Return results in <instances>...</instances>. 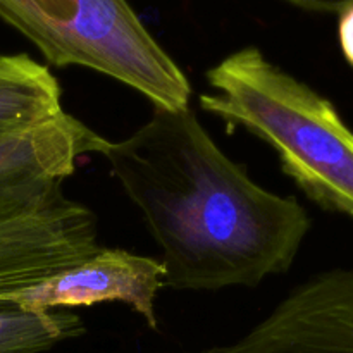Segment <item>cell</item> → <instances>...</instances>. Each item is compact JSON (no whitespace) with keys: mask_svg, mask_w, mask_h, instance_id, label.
<instances>
[{"mask_svg":"<svg viewBox=\"0 0 353 353\" xmlns=\"http://www.w3.org/2000/svg\"><path fill=\"white\" fill-rule=\"evenodd\" d=\"M162 252L164 288L245 286L290 271L310 217L295 196L255 183L188 109H152L100 154Z\"/></svg>","mask_w":353,"mask_h":353,"instance_id":"1","label":"cell"},{"mask_svg":"<svg viewBox=\"0 0 353 353\" xmlns=\"http://www.w3.org/2000/svg\"><path fill=\"white\" fill-rule=\"evenodd\" d=\"M205 78L212 92L199 97L202 110L268 143L312 202L353 219V131L331 100L257 47L233 52Z\"/></svg>","mask_w":353,"mask_h":353,"instance_id":"2","label":"cell"},{"mask_svg":"<svg viewBox=\"0 0 353 353\" xmlns=\"http://www.w3.org/2000/svg\"><path fill=\"white\" fill-rule=\"evenodd\" d=\"M83 333L85 323L69 309L0 307V353H43Z\"/></svg>","mask_w":353,"mask_h":353,"instance_id":"9","label":"cell"},{"mask_svg":"<svg viewBox=\"0 0 353 353\" xmlns=\"http://www.w3.org/2000/svg\"><path fill=\"white\" fill-rule=\"evenodd\" d=\"M338 38H340V47L345 59L353 68V2L340 12Z\"/></svg>","mask_w":353,"mask_h":353,"instance_id":"10","label":"cell"},{"mask_svg":"<svg viewBox=\"0 0 353 353\" xmlns=\"http://www.w3.org/2000/svg\"><path fill=\"white\" fill-rule=\"evenodd\" d=\"M62 112V88L47 65L28 54L0 52V140Z\"/></svg>","mask_w":353,"mask_h":353,"instance_id":"8","label":"cell"},{"mask_svg":"<svg viewBox=\"0 0 353 353\" xmlns=\"http://www.w3.org/2000/svg\"><path fill=\"white\" fill-rule=\"evenodd\" d=\"M190 353H353V268L310 276L247 334Z\"/></svg>","mask_w":353,"mask_h":353,"instance_id":"4","label":"cell"},{"mask_svg":"<svg viewBox=\"0 0 353 353\" xmlns=\"http://www.w3.org/2000/svg\"><path fill=\"white\" fill-rule=\"evenodd\" d=\"M107 138L64 110L48 123L0 140V221L37 209L62 192L79 159Z\"/></svg>","mask_w":353,"mask_h":353,"instance_id":"6","label":"cell"},{"mask_svg":"<svg viewBox=\"0 0 353 353\" xmlns=\"http://www.w3.org/2000/svg\"><path fill=\"white\" fill-rule=\"evenodd\" d=\"M292 6L300 7L310 12H323V14H340L347 6H350L353 0H285Z\"/></svg>","mask_w":353,"mask_h":353,"instance_id":"11","label":"cell"},{"mask_svg":"<svg viewBox=\"0 0 353 353\" xmlns=\"http://www.w3.org/2000/svg\"><path fill=\"white\" fill-rule=\"evenodd\" d=\"M0 19L54 68L97 71L155 107H190L192 83L128 0H0Z\"/></svg>","mask_w":353,"mask_h":353,"instance_id":"3","label":"cell"},{"mask_svg":"<svg viewBox=\"0 0 353 353\" xmlns=\"http://www.w3.org/2000/svg\"><path fill=\"white\" fill-rule=\"evenodd\" d=\"M99 248L95 214L64 192L0 221V307L14 293L76 268Z\"/></svg>","mask_w":353,"mask_h":353,"instance_id":"5","label":"cell"},{"mask_svg":"<svg viewBox=\"0 0 353 353\" xmlns=\"http://www.w3.org/2000/svg\"><path fill=\"white\" fill-rule=\"evenodd\" d=\"M165 269L154 257L131 254L123 248L100 247L76 268L10 295L3 307L54 310L123 303L159 330L155 296L164 288Z\"/></svg>","mask_w":353,"mask_h":353,"instance_id":"7","label":"cell"}]
</instances>
